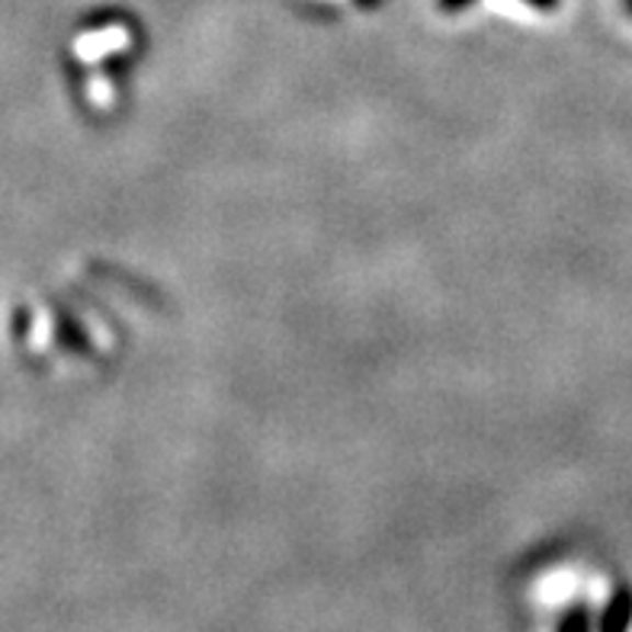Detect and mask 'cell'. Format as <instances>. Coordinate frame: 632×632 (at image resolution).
Masks as SVG:
<instances>
[{
    "label": "cell",
    "instance_id": "1",
    "mask_svg": "<svg viewBox=\"0 0 632 632\" xmlns=\"http://www.w3.org/2000/svg\"><path fill=\"white\" fill-rule=\"evenodd\" d=\"M632 620V594L630 590H620L610 607L603 610V620H600V632H627Z\"/></svg>",
    "mask_w": 632,
    "mask_h": 632
},
{
    "label": "cell",
    "instance_id": "2",
    "mask_svg": "<svg viewBox=\"0 0 632 632\" xmlns=\"http://www.w3.org/2000/svg\"><path fill=\"white\" fill-rule=\"evenodd\" d=\"M562 632H588V613H585V610H575V613L565 620Z\"/></svg>",
    "mask_w": 632,
    "mask_h": 632
},
{
    "label": "cell",
    "instance_id": "3",
    "mask_svg": "<svg viewBox=\"0 0 632 632\" xmlns=\"http://www.w3.org/2000/svg\"><path fill=\"white\" fill-rule=\"evenodd\" d=\"M469 3H475V0H440V7H443L447 13H456V10H465Z\"/></svg>",
    "mask_w": 632,
    "mask_h": 632
},
{
    "label": "cell",
    "instance_id": "4",
    "mask_svg": "<svg viewBox=\"0 0 632 632\" xmlns=\"http://www.w3.org/2000/svg\"><path fill=\"white\" fill-rule=\"evenodd\" d=\"M533 7H543V10H549V7H555V0H530Z\"/></svg>",
    "mask_w": 632,
    "mask_h": 632
},
{
    "label": "cell",
    "instance_id": "5",
    "mask_svg": "<svg viewBox=\"0 0 632 632\" xmlns=\"http://www.w3.org/2000/svg\"><path fill=\"white\" fill-rule=\"evenodd\" d=\"M627 3H630V10H632V0H627Z\"/></svg>",
    "mask_w": 632,
    "mask_h": 632
}]
</instances>
